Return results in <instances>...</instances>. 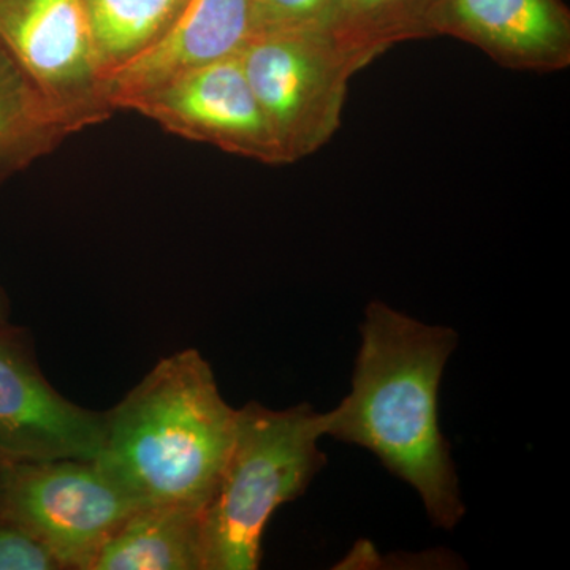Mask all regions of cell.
<instances>
[{
  "label": "cell",
  "instance_id": "obj_1",
  "mask_svg": "<svg viewBox=\"0 0 570 570\" xmlns=\"http://www.w3.org/2000/svg\"><path fill=\"white\" fill-rule=\"evenodd\" d=\"M459 336L373 302L362 324L352 392L322 414L324 436L360 445L422 498L428 517L453 530L464 515L450 445L439 425V387Z\"/></svg>",
  "mask_w": 570,
  "mask_h": 570
},
{
  "label": "cell",
  "instance_id": "obj_2",
  "mask_svg": "<svg viewBox=\"0 0 570 570\" xmlns=\"http://www.w3.org/2000/svg\"><path fill=\"white\" fill-rule=\"evenodd\" d=\"M236 414L200 352H175L105 412L96 461L142 508L204 513L234 444Z\"/></svg>",
  "mask_w": 570,
  "mask_h": 570
},
{
  "label": "cell",
  "instance_id": "obj_3",
  "mask_svg": "<svg viewBox=\"0 0 570 570\" xmlns=\"http://www.w3.org/2000/svg\"><path fill=\"white\" fill-rule=\"evenodd\" d=\"M322 414L309 404L273 411L238 409L234 444L217 489L202 513L205 570H255L277 508L305 493L326 464L318 449Z\"/></svg>",
  "mask_w": 570,
  "mask_h": 570
},
{
  "label": "cell",
  "instance_id": "obj_4",
  "mask_svg": "<svg viewBox=\"0 0 570 570\" xmlns=\"http://www.w3.org/2000/svg\"><path fill=\"white\" fill-rule=\"evenodd\" d=\"M238 56L284 164L318 151L337 132L358 67L328 32H255Z\"/></svg>",
  "mask_w": 570,
  "mask_h": 570
},
{
  "label": "cell",
  "instance_id": "obj_5",
  "mask_svg": "<svg viewBox=\"0 0 570 570\" xmlns=\"http://www.w3.org/2000/svg\"><path fill=\"white\" fill-rule=\"evenodd\" d=\"M140 508L97 461H7L0 487V515L61 569L92 570L105 543Z\"/></svg>",
  "mask_w": 570,
  "mask_h": 570
},
{
  "label": "cell",
  "instance_id": "obj_6",
  "mask_svg": "<svg viewBox=\"0 0 570 570\" xmlns=\"http://www.w3.org/2000/svg\"><path fill=\"white\" fill-rule=\"evenodd\" d=\"M0 45L77 134L115 111L82 0H0Z\"/></svg>",
  "mask_w": 570,
  "mask_h": 570
},
{
  "label": "cell",
  "instance_id": "obj_7",
  "mask_svg": "<svg viewBox=\"0 0 570 570\" xmlns=\"http://www.w3.org/2000/svg\"><path fill=\"white\" fill-rule=\"evenodd\" d=\"M105 444V412L63 397L41 373L31 336L0 325V459L96 461Z\"/></svg>",
  "mask_w": 570,
  "mask_h": 570
},
{
  "label": "cell",
  "instance_id": "obj_8",
  "mask_svg": "<svg viewBox=\"0 0 570 570\" xmlns=\"http://www.w3.org/2000/svg\"><path fill=\"white\" fill-rule=\"evenodd\" d=\"M126 110L187 140L262 164H284L239 56L187 71L138 97Z\"/></svg>",
  "mask_w": 570,
  "mask_h": 570
},
{
  "label": "cell",
  "instance_id": "obj_9",
  "mask_svg": "<svg viewBox=\"0 0 570 570\" xmlns=\"http://www.w3.org/2000/svg\"><path fill=\"white\" fill-rule=\"evenodd\" d=\"M431 31L474 45L508 69L550 73L570 66L562 0H436Z\"/></svg>",
  "mask_w": 570,
  "mask_h": 570
},
{
  "label": "cell",
  "instance_id": "obj_10",
  "mask_svg": "<svg viewBox=\"0 0 570 570\" xmlns=\"http://www.w3.org/2000/svg\"><path fill=\"white\" fill-rule=\"evenodd\" d=\"M253 33V0H186L151 47L108 73L112 110H126L187 71L238 56Z\"/></svg>",
  "mask_w": 570,
  "mask_h": 570
},
{
  "label": "cell",
  "instance_id": "obj_11",
  "mask_svg": "<svg viewBox=\"0 0 570 570\" xmlns=\"http://www.w3.org/2000/svg\"><path fill=\"white\" fill-rule=\"evenodd\" d=\"M92 570H205L202 513L171 505L135 510Z\"/></svg>",
  "mask_w": 570,
  "mask_h": 570
},
{
  "label": "cell",
  "instance_id": "obj_12",
  "mask_svg": "<svg viewBox=\"0 0 570 570\" xmlns=\"http://www.w3.org/2000/svg\"><path fill=\"white\" fill-rule=\"evenodd\" d=\"M77 130L0 45V187Z\"/></svg>",
  "mask_w": 570,
  "mask_h": 570
},
{
  "label": "cell",
  "instance_id": "obj_13",
  "mask_svg": "<svg viewBox=\"0 0 570 570\" xmlns=\"http://www.w3.org/2000/svg\"><path fill=\"white\" fill-rule=\"evenodd\" d=\"M436 0H336L326 32L358 70L401 41L430 39Z\"/></svg>",
  "mask_w": 570,
  "mask_h": 570
},
{
  "label": "cell",
  "instance_id": "obj_14",
  "mask_svg": "<svg viewBox=\"0 0 570 570\" xmlns=\"http://www.w3.org/2000/svg\"><path fill=\"white\" fill-rule=\"evenodd\" d=\"M105 75L130 61L178 17L186 0H82Z\"/></svg>",
  "mask_w": 570,
  "mask_h": 570
},
{
  "label": "cell",
  "instance_id": "obj_15",
  "mask_svg": "<svg viewBox=\"0 0 570 570\" xmlns=\"http://www.w3.org/2000/svg\"><path fill=\"white\" fill-rule=\"evenodd\" d=\"M336 0H253L255 32L326 31Z\"/></svg>",
  "mask_w": 570,
  "mask_h": 570
},
{
  "label": "cell",
  "instance_id": "obj_16",
  "mask_svg": "<svg viewBox=\"0 0 570 570\" xmlns=\"http://www.w3.org/2000/svg\"><path fill=\"white\" fill-rule=\"evenodd\" d=\"M0 570H61L28 532L0 515Z\"/></svg>",
  "mask_w": 570,
  "mask_h": 570
},
{
  "label": "cell",
  "instance_id": "obj_17",
  "mask_svg": "<svg viewBox=\"0 0 570 570\" xmlns=\"http://www.w3.org/2000/svg\"><path fill=\"white\" fill-rule=\"evenodd\" d=\"M9 322H10L9 299H7V295L3 294L2 288H0V325L9 324Z\"/></svg>",
  "mask_w": 570,
  "mask_h": 570
},
{
  "label": "cell",
  "instance_id": "obj_18",
  "mask_svg": "<svg viewBox=\"0 0 570 570\" xmlns=\"http://www.w3.org/2000/svg\"><path fill=\"white\" fill-rule=\"evenodd\" d=\"M7 461L0 459V487H2L3 471H6Z\"/></svg>",
  "mask_w": 570,
  "mask_h": 570
}]
</instances>
